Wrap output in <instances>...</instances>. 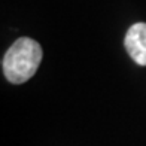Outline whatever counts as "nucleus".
<instances>
[{
  "mask_svg": "<svg viewBox=\"0 0 146 146\" xmlns=\"http://www.w3.org/2000/svg\"><path fill=\"white\" fill-rule=\"evenodd\" d=\"M42 46L30 37L14 42L3 57V73L11 84H24L35 76L42 63Z\"/></svg>",
  "mask_w": 146,
  "mask_h": 146,
  "instance_id": "1",
  "label": "nucleus"
},
{
  "mask_svg": "<svg viewBox=\"0 0 146 146\" xmlns=\"http://www.w3.org/2000/svg\"><path fill=\"white\" fill-rule=\"evenodd\" d=\"M125 49L139 66H146V23L133 24L125 36Z\"/></svg>",
  "mask_w": 146,
  "mask_h": 146,
  "instance_id": "2",
  "label": "nucleus"
}]
</instances>
